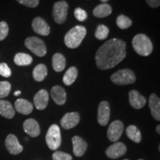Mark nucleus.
I'll return each instance as SVG.
<instances>
[{
    "mask_svg": "<svg viewBox=\"0 0 160 160\" xmlns=\"http://www.w3.org/2000/svg\"><path fill=\"white\" fill-rule=\"evenodd\" d=\"M126 57V44L118 39L104 43L96 53V63L101 70L111 69L121 62Z\"/></svg>",
    "mask_w": 160,
    "mask_h": 160,
    "instance_id": "1",
    "label": "nucleus"
},
{
    "mask_svg": "<svg viewBox=\"0 0 160 160\" xmlns=\"http://www.w3.org/2000/svg\"><path fill=\"white\" fill-rule=\"evenodd\" d=\"M87 31L84 26L77 25L71 28L65 37V45L69 48H77L85 38Z\"/></svg>",
    "mask_w": 160,
    "mask_h": 160,
    "instance_id": "2",
    "label": "nucleus"
},
{
    "mask_svg": "<svg viewBox=\"0 0 160 160\" xmlns=\"http://www.w3.org/2000/svg\"><path fill=\"white\" fill-rule=\"evenodd\" d=\"M132 45L138 54L142 57L149 56L153 51L151 39L145 34H137L132 40Z\"/></svg>",
    "mask_w": 160,
    "mask_h": 160,
    "instance_id": "3",
    "label": "nucleus"
},
{
    "mask_svg": "<svg viewBox=\"0 0 160 160\" xmlns=\"http://www.w3.org/2000/svg\"><path fill=\"white\" fill-rule=\"evenodd\" d=\"M46 143L52 151L59 148L62 143L61 131L57 125H52L49 128L45 137Z\"/></svg>",
    "mask_w": 160,
    "mask_h": 160,
    "instance_id": "4",
    "label": "nucleus"
},
{
    "mask_svg": "<svg viewBox=\"0 0 160 160\" xmlns=\"http://www.w3.org/2000/svg\"><path fill=\"white\" fill-rule=\"evenodd\" d=\"M112 82L118 85H126L136 82L134 73L129 69L119 70L111 77Z\"/></svg>",
    "mask_w": 160,
    "mask_h": 160,
    "instance_id": "5",
    "label": "nucleus"
},
{
    "mask_svg": "<svg viewBox=\"0 0 160 160\" xmlns=\"http://www.w3.org/2000/svg\"><path fill=\"white\" fill-rule=\"evenodd\" d=\"M25 45L27 48L33 52L37 57H42L46 54V46L42 40L39 38L36 37L27 38L25 41Z\"/></svg>",
    "mask_w": 160,
    "mask_h": 160,
    "instance_id": "6",
    "label": "nucleus"
},
{
    "mask_svg": "<svg viewBox=\"0 0 160 160\" xmlns=\"http://www.w3.org/2000/svg\"><path fill=\"white\" fill-rule=\"evenodd\" d=\"M68 4L65 1H59L54 4L53 8V17L56 22L62 24L67 19Z\"/></svg>",
    "mask_w": 160,
    "mask_h": 160,
    "instance_id": "7",
    "label": "nucleus"
},
{
    "mask_svg": "<svg viewBox=\"0 0 160 160\" xmlns=\"http://www.w3.org/2000/svg\"><path fill=\"white\" fill-rule=\"evenodd\" d=\"M111 116V109L109 103L106 101H102L99 103L98 107L97 120L100 125L105 126L108 123Z\"/></svg>",
    "mask_w": 160,
    "mask_h": 160,
    "instance_id": "8",
    "label": "nucleus"
},
{
    "mask_svg": "<svg viewBox=\"0 0 160 160\" xmlns=\"http://www.w3.org/2000/svg\"><path fill=\"white\" fill-rule=\"evenodd\" d=\"M123 130L124 125L121 121L119 120L113 121L111 123L108 129V138L110 141L117 142L122 134Z\"/></svg>",
    "mask_w": 160,
    "mask_h": 160,
    "instance_id": "9",
    "label": "nucleus"
},
{
    "mask_svg": "<svg viewBox=\"0 0 160 160\" xmlns=\"http://www.w3.org/2000/svg\"><path fill=\"white\" fill-rule=\"evenodd\" d=\"M126 151H127V148L125 144L117 142L106 149L105 153L110 159H114L122 157L125 154Z\"/></svg>",
    "mask_w": 160,
    "mask_h": 160,
    "instance_id": "10",
    "label": "nucleus"
},
{
    "mask_svg": "<svg viewBox=\"0 0 160 160\" xmlns=\"http://www.w3.org/2000/svg\"><path fill=\"white\" fill-rule=\"evenodd\" d=\"M79 120L80 117L79 113L77 112H71V113H66L62 118L60 123L64 129L69 130L76 127L79 124Z\"/></svg>",
    "mask_w": 160,
    "mask_h": 160,
    "instance_id": "11",
    "label": "nucleus"
},
{
    "mask_svg": "<svg viewBox=\"0 0 160 160\" xmlns=\"http://www.w3.org/2000/svg\"><path fill=\"white\" fill-rule=\"evenodd\" d=\"M5 146L10 153L13 155L19 154L23 151V147L19 144L17 137L13 134H9L6 137Z\"/></svg>",
    "mask_w": 160,
    "mask_h": 160,
    "instance_id": "12",
    "label": "nucleus"
},
{
    "mask_svg": "<svg viewBox=\"0 0 160 160\" xmlns=\"http://www.w3.org/2000/svg\"><path fill=\"white\" fill-rule=\"evenodd\" d=\"M48 92L45 89H42L36 93L34 98H33V103H34L37 109L39 110V111H42L47 107L48 104Z\"/></svg>",
    "mask_w": 160,
    "mask_h": 160,
    "instance_id": "13",
    "label": "nucleus"
},
{
    "mask_svg": "<svg viewBox=\"0 0 160 160\" xmlns=\"http://www.w3.org/2000/svg\"><path fill=\"white\" fill-rule=\"evenodd\" d=\"M32 28L36 33L42 36L49 35L51 31L48 24L41 17H37L33 20Z\"/></svg>",
    "mask_w": 160,
    "mask_h": 160,
    "instance_id": "14",
    "label": "nucleus"
},
{
    "mask_svg": "<svg viewBox=\"0 0 160 160\" xmlns=\"http://www.w3.org/2000/svg\"><path fill=\"white\" fill-rule=\"evenodd\" d=\"M72 143H73V151L74 155L78 157H82L87 151V142L82 138L75 136L72 138Z\"/></svg>",
    "mask_w": 160,
    "mask_h": 160,
    "instance_id": "15",
    "label": "nucleus"
},
{
    "mask_svg": "<svg viewBox=\"0 0 160 160\" xmlns=\"http://www.w3.org/2000/svg\"><path fill=\"white\" fill-rule=\"evenodd\" d=\"M129 102L135 109L142 108L146 104V99L137 91L132 90L129 92Z\"/></svg>",
    "mask_w": 160,
    "mask_h": 160,
    "instance_id": "16",
    "label": "nucleus"
},
{
    "mask_svg": "<svg viewBox=\"0 0 160 160\" xmlns=\"http://www.w3.org/2000/svg\"><path fill=\"white\" fill-rule=\"evenodd\" d=\"M24 131L31 137H37L40 134V127L39 123L33 119L25 120L23 123Z\"/></svg>",
    "mask_w": 160,
    "mask_h": 160,
    "instance_id": "17",
    "label": "nucleus"
},
{
    "mask_svg": "<svg viewBox=\"0 0 160 160\" xmlns=\"http://www.w3.org/2000/svg\"><path fill=\"white\" fill-rule=\"evenodd\" d=\"M51 94L52 99L57 105H62L66 102V99H67L66 92L61 86L56 85L52 88Z\"/></svg>",
    "mask_w": 160,
    "mask_h": 160,
    "instance_id": "18",
    "label": "nucleus"
},
{
    "mask_svg": "<svg viewBox=\"0 0 160 160\" xmlns=\"http://www.w3.org/2000/svg\"><path fill=\"white\" fill-rule=\"evenodd\" d=\"M15 109L18 113L23 115H28L33 111V104L28 100L19 99L15 102Z\"/></svg>",
    "mask_w": 160,
    "mask_h": 160,
    "instance_id": "19",
    "label": "nucleus"
},
{
    "mask_svg": "<svg viewBox=\"0 0 160 160\" xmlns=\"http://www.w3.org/2000/svg\"><path fill=\"white\" fill-rule=\"evenodd\" d=\"M149 108L151 114L156 120H160V100L154 93H152L149 97Z\"/></svg>",
    "mask_w": 160,
    "mask_h": 160,
    "instance_id": "20",
    "label": "nucleus"
},
{
    "mask_svg": "<svg viewBox=\"0 0 160 160\" xmlns=\"http://www.w3.org/2000/svg\"><path fill=\"white\" fill-rule=\"evenodd\" d=\"M0 115L7 119L13 118L15 116V110L11 102L5 100H0Z\"/></svg>",
    "mask_w": 160,
    "mask_h": 160,
    "instance_id": "21",
    "label": "nucleus"
},
{
    "mask_svg": "<svg viewBox=\"0 0 160 160\" xmlns=\"http://www.w3.org/2000/svg\"><path fill=\"white\" fill-rule=\"evenodd\" d=\"M52 65L55 71H62L66 66V59L65 57L59 53H55L52 58Z\"/></svg>",
    "mask_w": 160,
    "mask_h": 160,
    "instance_id": "22",
    "label": "nucleus"
},
{
    "mask_svg": "<svg viewBox=\"0 0 160 160\" xmlns=\"http://www.w3.org/2000/svg\"><path fill=\"white\" fill-rule=\"evenodd\" d=\"M112 8L108 4H101L97 6L93 10V13L96 17L104 18L108 17L111 13Z\"/></svg>",
    "mask_w": 160,
    "mask_h": 160,
    "instance_id": "23",
    "label": "nucleus"
},
{
    "mask_svg": "<svg viewBox=\"0 0 160 160\" xmlns=\"http://www.w3.org/2000/svg\"><path fill=\"white\" fill-rule=\"evenodd\" d=\"M48 75L47 67L44 64L37 65L33 71V77L35 81L42 82L45 79Z\"/></svg>",
    "mask_w": 160,
    "mask_h": 160,
    "instance_id": "24",
    "label": "nucleus"
},
{
    "mask_svg": "<svg viewBox=\"0 0 160 160\" xmlns=\"http://www.w3.org/2000/svg\"><path fill=\"white\" fill-rule=\"evenodd\" d=\"M126 134L130 139L136 143H139L142 140L141 132L135 125H130L126 129Z\"/></svg>",
    "mask_w": 160,
    "mask_h": 160,
    "instance_id": "25",
    "label": "nucleus"
},
{
    "mask_svg": "<svg viewBox=\"0 0 160 160\" xmlns=\"http://www.w3.org/2000/svg\"><path fill=\"white\" fill-rule=\"evenodd\" d=\"M78 76V71L75 67H71L66 71L63 77V82L65 85H71L75 82Z\"/></svg>",
    "mask_w": 160,
    "mask_h": 160,
    "instance_id": "26",
    "label": "nucleus"
},
{
    "mask_svg": "<svg viewBox=\"0 0 160 160\" xmlns=\"http://www.w3.org/2000/svg\"><path fill=\"white\" fill-rule=\"evenodd\" d=\"M33 62V58L28 53H19L16 54L14 57V62L19 66H26L31 65Z\"/></svg>",
    "mask_w": 160,
    "mask_h": 160,
    "instance_id": "27",
    "label": "nucleus"
},
{
    "mask_svg": "<svg viewBox=\"0 0 160 160\" xmlns=\"http://www.w3.org/2000/svg\"><path fill=\"white\" fill-rule=\"evenodd\" d=\"M109 33V29L107 26L104 25H98L95 32V37L97 39L103 40L108 37Z\"/></svg>",
    "mask_w": 160,
    "mask_h": 160,
    "instance_id": "28",
    "label": "nucleus"
},
{
    "mask_svg": "<svg viewBox=\"0 0 160 160\" xmlns=\"http://www.w3.org/2000/svg\"><path fill=\"white\" fill-rule=\"evenodd\" d=\"M117 25L120 29H127L132 25V21L125 15H119L117 17Z\"/></svg>",
    "mask_w": 160,
    "mask_h": 160,
    "instance_id": "29",
    "label": "nucleus"
},
{
    "mask_svg": "<svg viewBox=\"0 0 160 160\" xmlns=\"http://www.w3.org/2000/svg\"><path fill=\"white\" fill-rule=\"evenodd\" d=\"M11 90V85L8 82H0V99L7 97Z\"/></svg>",
    "mask_w": 160,
    "mask_h": 160,
    "instance_id": "30",
    "label": "nucleus"
},
{
    "mask_svg": "<svg viewBox=\"0 0 160 160\" xmlns=\"http://www.w3.org/2000/svg\"><path fill=\"white\" fill-rule=\"evenodd\" d=\"M53 160H73V158L69 153L62 151H56L52 156Z\"/></svg>",
    "mask_w": 160,
    "mask_h": 160,
    "instance_id": "31",
    "label": "nucleus"
},
{
    "mask_svg": "<svg viewBox=\"0 0 160 160\" xmlns=\"http://www.w3.org/2000/svg\"><path fill=\"white\" fill-rule=\"evenodd\" d=\"M9 28L8 24L5 22H0V41H2L7 37L8 34Z\"/></svg>",
    "mask_w": 160,
    "mask_h": 160,
    "instance_id": "32",
    "label": "nucleus"
},
{
    "mask_svg": "<svg viewBox=\"0 0 160 160\" xmlns=\"http://www.w3.org/2000/svg\"><path fill=\"white\" fill-rule=\"evenodd\" d=\"M74 16L76 19L79 20L80 22H84L88 18V14L86 13L85 11H84L83 9L80 8H77L75 9L74 11Z\"/></svg>",
    "mask_w": 160,
    "mask_h": 160,
    "instance_id": "33",
    "label": "nucleus"
},
{
    "mask_svg": "<svg viewBox=\"0 0 160 160\" xmlns=\"http://www.w3.org/2000/svg\"><path fill=\"white\" fill-rule=\"evenodd\" d=\"M0 75L4 77H10L11 75V71L8 65L5 62L0 63Z\"/></svg>",
    "mask_w": 160,
    "mask_h": 160,
    "instance_id": "34",
    "label": "nucleus"
},
{
    "mask_svg": "<svg viewBox=\"0 0 160 160\" xmlns=\"http://www.w3.org/2000/svg\"><path fill=\"white\" fill-rule=\"evenodd\" d=\"M22 5L28 8H36L39 5V0H17Z\"/></svg>",
    "mask_w": 160,
    "mask_h": 160,
    "instance_id": "35",
    "label": "nucleus"
},
{
    "mask_svg": "<svg viewBox=\"0 0 160 160\" xmlns=\"http://www.w3.org/2000/svg\"><path fill=\"white\" fill-rule=\"evenodd\" d=\"M146 2L151 8H158L160 5V0H146Z\"/></svg>",
    "mask_w": 160,
    "mask_h": 160,
    "instance_id": "36",
    "label": "nucleus"
},
{
    "mask_svg": "<svg viewBox=\"0 0 160 160\" xmlns=\"http://www.w3.org/2000/svg\"><path fill=\"white\" fill-rule=\"evenodd\" d=\"M20 94H21V91H16L15 93H14V95L15 96H19Z\"/></svg>",
    "mask_w": 160,
    "mask_h": 160,
    "instance_id": "37",
    "label": "nucleus"
},
{
    "mask_svg": "<svg viewBox=\"0 0 160 160\" xmlns=\"http://www.w3.org/2000/svg\"><path fill=\"white\" fill-rule=\"evenodd\" d=\"M157 132L159 133V134L160 133V125H159L157 127Z\"/></svg>",
    "mask_w": 160,
    "mask_h": 160,
    "instance_id": "38",
    "label": "nucleus"
},
{
    "mask_svg": "<svg viewBox=\"0 0 160 160\" xmlns=\"http://www.w3.org/2000/svg\"><path fill=\"white\" fill-rule=\"evenodd\" d=\"M101 2H108V0H100Z\"/></svg>",
    "mask_w": 160,
    "mask_h": 160,
    "instance_id": "39",
    "label": "nucleus"
},
{
    "mask_svg": "<svg viewBox=\"0 0 160 160\" xmlns=\"http://www.w3.org/2000/svg\"><path fill=\"white\" fill-rule=\"evenodd\" d=\"M138 160H143V159H138Z\"/></svg>",
    "mask_w": 160,
    "mask_h": 160,
    "instance_id": "40",
    "label": "nucleus"
},
{
    "mask_svg": "<svg viewBox=\"0 0 160 160\" xmlns=\"http://www.w3.org/2000/svg\"><path fill=\"white\" fill-rule=\"evenodd\" d=\"M124 160H128V159H124Z\"/></svg>",
    "mask_w": 160,
    "mask_h": 160,
    "instance_id": "41",
    "label": "nucleus"
}]
</instances>
